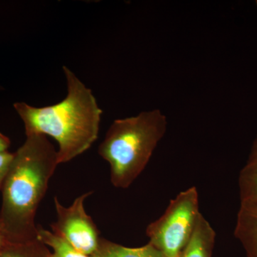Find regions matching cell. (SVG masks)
<instances>
[{
    "instance_id": "6da1fadb",
    "label": "cell",
    "mask_w": 257,
    "mask_h": 257,
    "mask_svg": "<svg viewBox=\"0 0 257 257\" xmlns=\"http://www.w3.org/2000/svg\"><path fill=\"white\" fill-rule=\"evenodd\" d=\"M58 163L57 151L47 136H27L15 152L2 192L0 228L10 243L37 239L35 219Z\"/></svg>"
},
{
    "instance_id": "7a4b0ae2",
    "label": "cell",
    "mask_w": 257,
    "mask_h": 257,
    "mask_svg": "<svg viewBox=\"0 0 257 257\" xmlns=\"http://www.w3.org/2000/svg\"><path fill=\"white\" fill-rule=\"evenodd\" d=\"M62 68L67 85L63 100L44 107L25 102L13 104L23 120L26 136L40 134L57 142L59 164L73 160L92 147L98 138L102 114L92 91L68 67Z\"/></svg>"
},
{
    "instance_id": "3957f363",
    "label": "cell",
    "mask_w": 257,
    "mask_h": 257,
    "mask_svg": "<svg viewBox=\"0 0 257 257\" xmlns=\"http://www.w3.org/2000/svg\"><path fill=\"white\" fill-rule=\"evenodd\" d=\"M167 117L158 109L115 120L99 147L110 165L111 182L128 188L143 172L167 131Z\"/></svg>"
},
{
    "instance_id": "277c9868",
    "label": "cell",
    "mask_w": 257,
    "mask_h": 257,
    "mask_svg": "<svg viewBox=\"0 0 257 257\" xmlns=\"http://www.w3.org/2000/svg\"><path fill=\"white\" fill-rule=\"evenodd\" d=\"M202 214L195 187L179 193L162 216L147 228L149 243L165 257H180L192 239Z\"/></svg>"
},
{
    "instance_id": "5b68a950",
    "label": "cell",
    "mask_w": 257,
    "mask_h": 257,
    "mask_svg": "<svg viewBox=\"0 0 257 257\" xmlns=\"http://www.w3.org/2000/svg\"><path fill=\"white\" fill-rule=\"evenodd\" d=\"M92 194V192L84 193L68 207L62 205L55 197L57 221L52 224V232L90 256L96 252L101 239L96 224L84 209V202Z\"/></svg>"
},
{
    "instance_id": "8992f818",
    "label": "cell",
    "mask_w": 257,
    "mask_h": 257,
    "mask_svg": "<svg viewBox=\"0 0 257 257\" xmlns=\"http://www.w3.org/2000/svg\"><path fill=\"white\" fill-rule=\"evenodd\" d=\"M234 235L247 257H257V199L241 201Z\"/></svg>"
},
{
    "instance_id": "52a82bcc",
    "label": "cell",
    "mask_w": 257,
    "mask_h": 257,
    "mask_svg": "<svg viewBox=\"0 0 257 257\" xmlns=\"http://www.w3.org/2000/svg\"><path fill=\"white\" fill-rule=\"evenodd\" d=\"M215 239V231L202 214L192 239L180 257H212Z\"/></svg>"
},
{
    "instance_id": "ba28073f",
    "label": "cell",
    "mask_w": 257,
    "mask_h": 257,
    "mask_svg": "<svg viewBox=\"0 0 257 257\" xmlns=\"http://www.w3.org/2000/svg\"><path fill=\"white\" fill-rule=\"evenodd\" d=\"M92 257H165L151 243L130 248L101 238L97 250Z\"/></svg>"
},
{
    "instance_id": "9c48e42d",
    "label": "cell",
    "mask_w": 257,
    "mask_h": 257,
    "mask_svg": "<svg viewBox=\"0 0 257 257\" xmlns=\"http://www.w3.org/2000/svg\"><path fill=\"white\" fill-rule=\"evenodd\" d=\"M37 239L52 249L50 257H92L84 254L52 231L37 226Z\"/></svg>"
},
{
    "instance_id": "30bf717a",
    "label": "cell",
    "mask_w": 257,
    "mask_h": 257,
    "mask_svg": "<svg viewBox=\"0 0 257 257\" xmlns=\"http://www.w3.org/2000/svg\"><path fill=\"white\" fill-rule=\"evenodd\" d=\"M51 251L40 240L9 243L0 251V257H50Z\"/></svg>"
},
{
    "instance_id": "8fae6325",
    "label": "cell",
    "mask_w": 257,
    "mask_h": 257,
    "mask_svg": "<svg viewBox=\"0 0 257 257\" xmlns=\"http://www.w3.org/2000/svg\"><path fill=\"white\" fill-rule=\"evenodd\" d=\"M240 200L257 199V165L246 164L239 177Z\"/></svg>"
},
{
    "instance_id": "7c38bea8",
    "label": "cell",
    "mask_w": 257,
    "mask_h": 257,
    "mask_svg": "<svg viewBox=\"0 0 257 257\" xmlns=\"http://www.w3.org/2000/svg\"><path fill=\"white\" fill-rule=\"evenodd\" d=\"M14 155L15 153H11L8 151L0 152V189H2L8 175Z\"/></svg>"
},
{
    "instance_id": "4fadbf2b",
    "label": "cell",
    "mask_w": 257,
    "mask_h": 257,
    "mask_svg": "<svg viewBox=\"0 0 257 257\" xmlns=\"http://www.w3.org/2000/svg\"><path fill=\"white\" fill-rule=\"evenodd\" d=\"M246 164L257 165V138L253 142L251 152H250L249 157H248V162Z\"/></svg>"
},
{
    "instance_id": "5bb4252c",
    "label": "cell",
    "mask_w": 257,
    "mask_h": 257,
    "mask_svg": "<svg viewBox=\"0 0 257 257\" xmlns=\"http://www.w3.org/2000/svg\"><path fill=\"white\" fill-rule=\"evenodd\" d=\"M11 142L8 137L0 133V152L8 151Z\"/></svg>"
},
{
    "instance_id": "9a60e30c",
    "label": "cell",
    "mask_w": 257,
    "mask_h": 257,
    "mask_svg": "<svg viewBox=\"0 0 257 257\" xmlns=\"http://www.w3.org/2000/svg\"><path fill=\"white\" fill-rule=\"evenodd\" d=\"M9 243H11L9 242L4 232H3V230L0 228V251H1L3 248L6 247Z\"/></svg>"
},
{
    "instance_id": "2e32d148",
    "label": "cell",
    "mask_w": 257,
    "mask_h": 257,
    "mask_svg": "<svg viewBox=\"0 0 257 257\" xmlns=\"http://www.w3.org/2000/svg\"><path fill=\"white\" fill-rule=\"evenodd\" d=\"M2 89H3V88L1 87V86H0V90H2Z\"/></svg>"
}]
</instances>
